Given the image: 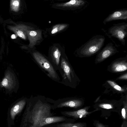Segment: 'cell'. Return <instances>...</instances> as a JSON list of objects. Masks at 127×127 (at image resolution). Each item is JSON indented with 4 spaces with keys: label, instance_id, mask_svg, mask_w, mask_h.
Segmentation results:
<instances>
[{
    "label": "cell",
    "instance_id": "cell-24",
    "mask_svg": "<svg viewBox=\"0 0 127 127\" xmlns=\"http://www.w3.org/2000/svg\"><path fill=\"white\" fill-rule=\"evenodd\" d=\"M122 113L123 118L125 119L126 118V113L125 109L124 108L122 109Z\"/></svg>",
    "mask_w": 127,
    "mask_h": 127
},
{
    "label": "cell",
    "instance_id": "cell-19",
    "mask_svg": "<svg viewBox=\"0 0 127 127\" xmlns=\"http://www.w3.org/2000/svg\"><path fill=\"white\" fill-rule=\"evenodd\" d=\"M107 82L115 90L120 92H123L125 91V90L123 88L119 86L114 81L112 80H108L107 81Z\"/></svg>",
    "mask_w": 127,
    "mask_h": 127
},
{
    "label": "cell",
    "instance_id": "cell-21",
    "mask_svg": "<svg viewBox=\"0 0 127 127\" xmlns=\"http://www.w3.org/2000/svg\"><path fill=\"white\" fill-rule=\"evenodd\" d=\"M17 33L18 35L20 37L24 39H25L26 37L25 33L22 31H18Z\"/></svg>",
    "mask_w": 127,
    "mask_h": 127
},
{
    "label": "cell",
    "instance_id": "cell-25",
    "mask_svg": "<svg viewBox=\"0 0 127 127\" xmlns=\"http://www.w3.org/2000/svg\"><path fill=\"white\" fill-rule=\"evenodd\" d=\"M96 127H105V126L102 124L100 123H97L96 124Z\"/></svg>",
    "mask_w": 127,
    "mask_h": 127
},
{
    "label": "cell",
    "instance_id": "cell-7",
    "mask_svg": "<svg viewBox=\"0 0 127 127\" xmlns=\"http://www.w3.org/2000/svg\"><path fill=\"white\" fill-rule=\"evenodd\" d=\"M53 103L52 109L65 107L77 108L82 104V101L80 100L65 98L55 101Z\"/></svg>",
    "mask_w": 127,
    "mask_h": 127
},
{
    "label": "cell",
    "instance_id": "cell-12",
    "mask_svg": "<svg viewBox=\"0 0 127 127\" xmlns=\"http://www.w3.org/2000/svg\"><path fill=\"white\" fill-rule=\"evenodd\" d=\"M69 120L64 116H51L44 119L39 123L37 127H42L50 124L59 122H70Z\"/></svg>",
    "mask_w": 127,
    "mask_h": 127
},
{
    "label": "cell",
    "instance_id": "cell-15",
    "mask_svg": "<svg viewBox=\"0 0 127 127\" xmlns=\"http://www.w3.org/2000/svg\"><path fill=\"white\" fill-rule=\"evenodd\" d=\"M110 69L112 72L115 73L121 72L126 70L127 69L126 61L124 59L115 61L112 63L110 66Z\"/></svg>",
    "mask_w": 127,
    "mask_h": 127
},
{
    "label": "cell",
    "instance_id": "cell-11",
    "mask_svg": "<svg viewBox=\"0 0 127 127\" xmlns=\"http://www.w3.org/2000/svg\"><path fill=\"white\" fill-rule=\"evenodd\" d=\"M61 56V51L56 48L52 51L48 59L56 71L60 68Z\"/></svg>",
    "mask_w": 127,
    "mask_h": 127
},
{
    "label": "cell",
    "instance_id": "cell-16",
    "mask_svg": "<svg viewBox=\"0 0 127 127\" xmlns=\"http://www.w3.org/2000/svg\"><path fill=\"white\" fill-rule=\"evenodd\" d=\"M28 35L30 40V44L32 46L35 44L37 40H38L41 36L40 32L37 31H31L28 32Z\"/></svg>",
    "mask_w": 127,
    "mask_h": 127
},
{
    "label": "cell",
    "instance_id": "cell-17",
    "mask_svg": "<svg viewBox=\"0 0 127 127\" xmlns=\"http://www.w3.org/2000/svg\"><path fill=\"white\" fill-rule=\"evenodd\" d=\"M84 125L80 123H73L70 122H63L54 124L51 127H84Z\"/></svg>",
    "mask_w": 127,
    "mask_h": 127
},
{
    "label": "cell",
    "instance_id": "cell-10",
    "mask_svg": "<svg viewBox=\"0 0 127 127\" xmlns=\"http://www.w3.org/2000/svg\"><path fill=\"white\" fill-rule=\"evenodd\" d=\"M89 3L85 0H72L64 3L57 4V6L78 9L82 11L85 9Z\"/></svg>",
    "mask_w": 127,
    "mask_h": 127
},
{
    "label": "cell",
    "instance_id": "cell-26",
    "mask_svg": "<svg viewBox=\"0 0 127 127\" xmlns=\"http://www.w3.org/2000/svg\"><path fill=\"white\" fill-rule=\"evenodd\" d=\"M11 38H12L13 39L15 38H16L15 35H14V34H13L11 36Z\"/></svg>",
    "mask_w": 127,
    "mask_h": 127
},
{
    "label": "cell",
    "instance_id": "cell-3",
    "mask_svg": "<svg viewBox=\"0 0 127 127\" xmlns=\"http://www.w3.org/2000/svg\"><path fill=\"white\" fill-rule=\"evenodd\" d=\"M35 61L42 71L53 80L59 82L60 78L48 59L38 52L32 53Z\"/></svg>",
    "mask_w": 127,
    "mask_h": 127
},
{
    "label": "cell",
    "instance_id": "cell-9",
    "mask_svg": "<svg viewBox=\"0 0 127 127\" xmlns=\"http://www.w3.org/2000/svg\"><path fill=\"white\" fill-rule=\"evenodd\" d=\"M119 20H127V9H119L113 11L104 19L103 23L105 25L107 23Z\"/></svg>",
    "mask_w": 127,
    "mask_h": 127
},
{
    "label": "cell",
    "instance_id": "cell-2",
    "mask_svg": "<svg viewBox=\"0 0 127 127\" xmlns=\"http://www.w3.org/2000/svg\"><path fill=\"white\" fill-rule=\"evenodd\" d=\"M105 40V38L103 35H95L78 49L77 53L82 57L93 56L100 51Z\"/></svg>",
    "mask_w": 127,
    "mask_h": 127
},
{
    "label": "cell",
    "instance_id": "cell-18",
    "mask_svg": "<svg viewBox=\"0 0 127 127\" xmlns=\"http://www.w3.org/2000/svg\"><path fill=\"white\" fill-rule=\"evenodd\" d=\"M68 26L67 24H58L53 26L51 31L52 34H54L61 31Z\"/></svg>",
    "mask_w": 127,
    "mask_h": 127
},
{
    "label": "cell",
    "instance_id": "cell-20",
    "mask_svg": "<svg viewBox=\"0 0 127 127\" xmlns=\"http://www.w3.org/2000/svg\"><path fill=\"white\" fill-rule=\"evenodd\" d=\"M99 106L101 108L106 109H110L113 108V105L109 103L101 104H99Z\"/></svg>",
    "mask_w": 127,
    "mask_h": 127
},
{
    "label": "cell",
    "instance_id": "cell-14",
    "mask_svg": "<svg viewBox=\"0 0 127 127\" xmlns=\"http://www.w3.org/2000/svg\"><path fill=\"white\" fill-rule=\"evenodd\" d=\"M88 107H86L75 111H64L61 112L64 116L71 117L75 118H81L85 117L86 115L91 112L87 111Z\"/></svg>",
    "mask_w": 127,
    "mask_h": 127
},
{
    "label": "cell",
    "instance_id": "cell-4",
    "mask_svg": "<svg viewBox=\"0 0 127 127\" xmlns=\"http://www.w3.org/2000/svg\"><path fill=\"white\" fill-rule=\"evenodd\" d=\"M59 71L62 77L61 83L65 86L73 87L76 75L66 57L62 56Z\"/></svg>",
    "mask_w": 127,
    "mask_h": 127
},
{
    "label": "cell",
    "instance_id": "cell-5",
    "mask_svg": "<svg viewBox=\"0 0 127 127\" xmlns=\"http://www.w3.org/2000/svg\"><path fill=\"white\" fill-rule=\"evenodd\" d=\"M108 33L111 37L116 38L124 46L127 36V23L123 22L114 24L108 30Z\"/></svg>",
    "mask_w": 127,
    "mask_h": 127
},
{
    "label": "cell",
    "instance_id": "cell-23",
    "mask_svg": "<svg viewBox=\"0 0 127 127\" xmlns=\"http://www.w3.org/2000/svg\"><path fill=\"white\" fill-rule=\"evenodd\" d=\"M127 73L123 75L118 77L117 78V79H126L127 80Z\"/></svg>",
    "mask_w": 127,
    "mask_h": 127
},
{
    "label": "cell",
    "instance_id": "cell-13",
    "mask_svg": "<svg viewBox=\"0 0 127 127\" xmlns=\"http://www.w3.org/2000/svg\"><path fill=\"white\" fill-rule=\"evenodd\" d=\"M15 83L13 75L12 73L8 71L6 73L4 78L0 83V85L1 87L11 90L14 88Z\"/></svg>",
    "mask_w": 127,
    "mask_h": 127
},
{
    "label": "cell",
    "instance_id": "cell-8",
    "mask_svg": "<svg viewBox=\"0 0 127 127\" xmlns=\"http://www.w3.org/2000/svg\"><path fill=\"white\" fill-rule=\"evenodd\" d=\"M118 52L112 42L108 43L97 55L95 63H100Z\"/></svg>",
    "mask_w": 127,
    "mask_h": 127
},
{
    "label": "cell",
    "instance_id": "cell-6",
    "mask_svg": "<svg viewBox=\"0 0 127 127\" xmlns=\"http://www.w3.org/2000/svg\"><path fill=\"white\" fill-rule=\"evenodd\" d=\"M27 98L20 99L11 107L8 112L7 121L8 127H11L14 124L16 116L23 109L27 100Z\"/></svg>",
    "mask_w": 127,
    "mask_h": 127
},
{
    "label": "cell",
    "instance_id": "cell-22",
    "mask_svg": "<svg viewBox=\"0 0 127 127\" xmlns=\"http://www.w3.org/2000/svg\"><path fill=\"white\" fill-rule=\"evenodd\" d=\"M19 3L18 0H14L12 2L13 7L16 8H17L19 6Z\"/></svg>",
    "mask_w": 127,
    "mask_h": 127
},
{
    "label": "cell",
    "instance_id": "cell-1",
    "mask_svg": "<svg viewBox=\"0 0 127 127\" xmlns=\"http://www.w3.org/2000/svg\"><path fill=\"white\" fill-rule=\"evenodd\" d=\"M52 107L44 96H31L27 99L20 127H37L44 119L53 115Z\"/></svg>",
    "mask_w": 127,
    "mask_h": 127
}]
</instances>
